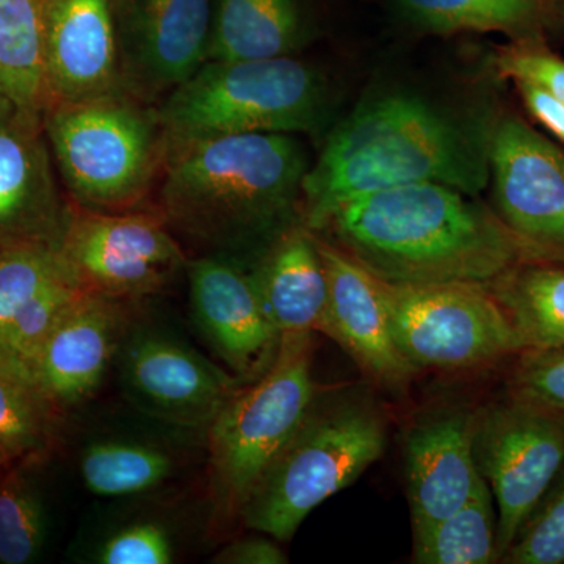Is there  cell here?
I'll return each instance as SVG.
<instances>
[{
	"mask_svg": "<svg viewBox=\"0 0 564 564\" xmlns=\"http://www.w3.org/2000/svg\"><path fill=\"white\" fill-rule=\"evenodd\" d=\"M193 317L214 350L245 383L272 366L280 333L263 313L250 267L204 254L188 261Z\"/></svg>",
	"mask_w": 564,
	"mask_h": 564,
	"instance_id": "4fadbf2b",
	"label": "cell"
},
{
	"mask_svg": "<svg viewBox=\"0 0 564 564\" xmlns=\"http://www.w3.org/2000/svg\"><path fill=\"white\" fill-rule=\"evenodd\" d=\"M96 558L102 564H170L174 560V544L165 527L135 522L107 538Z\"/></svg>",
	"mask_w": 564,
	"mask_h": 564,
	"instance_id": "d6a6232c",
	"label": "cell"
},
{
	"mask_svg": "<svg viewBox=\"0 0 564 564\" xmlns=\"http://www.w3.org/2000/svg\"><path fill=\"white\" fill-rule=\"evenodd\" d=\"M51 154L76 206L133 210L159 184L166 159L158 106L126 91L44 111Z\"/></svg>",
	"mask_w": 564,
	"mask_h": 564,
	"instance_id": "5b68a950",
	"label": "cell"
},
{
	"mask_svg": "<svg viewBox=\"0 0 564 564\" xmlns=\"http://www.w3.org/2000/svg\"><path fill=\"white\" fill-rule=\"evenodd\" d=\"M475 459L497 507V551L502 558L564 464V421L511 399L475 422Z\"/></svg>",
	"mask_w": 564,
	"mask_h": 564,
	"instance_id": "30bf717a",
	"label": "cell"
},
{
	"mask_svg": "<svg viewBox=\"0 0 564 564\" xmlns=\"http://www.w3.org/2000/svg\"><path fill=\"white\" fill-rule=\"evenodd\" d=\"M122 90L159 106L207 62L214 0H109Z\"/></svg>",
	"mask_w": 564,
	"mask_h": 564,
	"instance_id": "8fae6325",
	"label": "cell"
},
{
	"mask_svg": "<svg viewBox=\"0 0 564 564\" xmlns=\"http://www.w3.org/2000/svg\"><path fill=\"white\" fill-rule=\"evenodd\" d=\"M315 242L328 280V336L377 383L402 389L417 369L397 348L378 278L329 240Z\"/></svg>",
	"mask_w": 564,
	"mask_h": 564,
	"instance_id": "e0dca14e",
	"label": "cell"
},
{
	"mask_svg": "<svg viewBox=\"0 0 564 564\" xmlns=\"http://www.w3.org/2000/svg\"><path fill=\"white\" fill-rule=\"evenodd\" d=\"M58 248L82 291L117 302L161 292L188 265L159 210L69 206Z\"/></svg>",
	"mask_w": 564,
	"mask_h": 564,
	"instance_id": "9c48e42d",
	"label": "cell"
},
{
	"mask_svg": "<svg viewBox=\"0 0 564 564\" xmlns=\"http://www.w3.org/2000/svg\"><path fill=\"white\" fill-rule=\"evenodd\" d=\"M303 40V13L296 0H217L207 61L289 57Z\"/></svg>",
	"mask_w": 564,
	"mask_h": 564,
	"instance_id": "44dd1931",
	"label": "cell"
},
{
	"mask_svg": "<svg viewBox=\"0 0 564 564\" xmlns=\"http://www.w3.org/2000/svg\"><path fill=\"white\" fill-rule=\"evenodd\" d=\"M10 466V463L7 462L6 458H3L2 455H0V470L7 469V467Z\"/></svg>",
	"mask_w": 564,
	"mask_h": 564,
	"instance_id": "d590c367",
	"label": "cell"
},
{
	"mask_svg": "<svg viewBox=\"0 0 564 564\" xmlns=\"http://www.w3.org/2000/svg\"><path fill=\"white\" fill-rule=\"evenodd\" d=\"M502 558L510 564H564V477L545 492Z\"/></svg>",
	"mask_w": 564,
	"mask_h": 564,
	"instance_id": "f546056e",
	"label": "cell"
},
{
	"mask_svg": "<svg viewBox=\"0 0 564 564\" xmlns=\"http://www.w3.org/2000/svg\"><path fill=\"white\" fill-rule=\"evenodd\" d=\"M288 562V555L273 541L258 536L234 541L214 558V563L220 564H285Z\"/></svg>",
	"mask_w": 564,
	"mask_h": 564,
	"instance_id": "e575fe53",
	"label": "cell"
},
{
	"mask_svg": "<svg viewBox=\"0 0 564 564\" xmlns=\"http://www.w3.org/2000/svg\"><path fill=\"white\" fill-rule=\"evenodd\" d=\"M121 377L139 406L182 426H209L240 389L239 378L155 333L135 334L129 340Z\"/></svg>",
	"mask_w": 564,
	"mask_h": 564,
	"instance_id": "5bb4252c",
	"label": "cell"
},
{
	"mask_svg": "<svg viewBox=\"0 0 564 564\" xmlns=\"http://www.w3.org/2000/svg\"><path fill=\"white\" fill-rule=\"evenodd\" d=\"M313 333L282 334L272 366L240 388L209 425L218 508L240 511L248 494L314 406Z\"/></svg>",
	"mask_w": 564,
	"mask_h": 564,
	"instance_id": "52a82bcc",
	"label": "cell"
},
{
	"mask_svg": "<svg viewBox=\"0 0 564 564\" xmlns=\"http://www.w3.org/2000/svg\"><path fill=\"white\" fill-rule=\"evenodd\" d=\"M510 389L511 399L564 421V347L522 350Z\"/></svg>",
	"mask_w": 564,
	"mask_h": 564,
	"instance_id": "4dcf8cb0",
	"label": "cell"
},
{
	"mask_svg": "<svg viewBox=\"0 0 564 564\" xmlns=\"http://www.w3.org/2000/svg\"><path fill=\"white\" fill-rule=\"evenodd\" d=\"M477 415L455 411L415 426L406 443V488L414 525L447 518L484 481L475 459Z\"/></svg>",
	"mask_w": 564,
	"mask_h": 564,
	"instance_id": "d6986e66",
	"label": "cell"
},
{
	"mask_svg": "<svg viewBox=\"0 0 564 564\" xmlns=\"http://www.w3.org/2000/svg\"><path fill=\"white\" fill-rule=\"evenodd\" d=\"M73 278L58 242L35 240L0 248V333L44 289Z\"/></svg>",
	"mask_w": 564,
	"mask_h": 564,
	"instance_id": "f1b7e54d",
	"label": "cell"
},
{
	"mask_svg": "<svg viewBox=\"0 0 564 564\" xmlns=\"http://www.w3.org/2000/svg\"><path fill=\"white\" fill-rule=\"evenodd\" d=\"M173 473L170 455L128 441L91 444L80 458L88 491L99 497H129L151 491Z\"/></svg>",
	"mask_w": 564,
	"mask_h": 564,
	"instance_id": "484cf974",
	"label": "cell"
},
{
	"mask_svg": "<svg viewBox=\"0 0 564 564\" xmlns=\"http://www.w3.org/2000/svg\"><path fill=\"white\" fill-rule=\"evenodd\" d=\"M54 408L31 384L0 366V455L25 463L46 451Z\"/></svg>",
	"mask_w": 564,
	"mask_h": 564,
	"instance_id": "83f0119b",
	"label": "cell"
},
{
	"mask_svg": "<svg viewBox=\"0 0 564 564\" xmlns=\"http://www.w3.org/2000/svg\"><path fill=\"white\" fill-rule=\"evenodd\" d=\"M497 215L543 262H564V151L525 121L503 117L488 135Z\"/></svg>",
	"mask_w": 564,
	"mask_h": 564,
	"instance_id": "7c38bea8",
	"label": "cell"
},
{
	"mask_svg": "<svg viewBox=\"0 0 564 564\" xmlns=\"http://www.w3.org/2000/svg\"><path fill=\"white\" fill-rule=\"evenodd\" d=\"M0 99L44 117V0H0Z\"/></svg>",
	"mask_w": 564,
	"mask_h": 564,
	"instance_id": "603a6c76",
	"label": "cell"
},
{
	"mask_svg": "<svg viewBox=\"0 0 564 564\" xmlns=\"http://www.w3.org/2000/svg\"><path fill=\"white\" fill-rule=\"evenodd\" d=\"M513 82L529 113L564 143V102L532 82Z\"/></svg>",
	"mask_w": 564,
	"mask_h": 564,
	"instance_id": "836d02e7",
	"label": "cell"
},
{
	"mask_svg": "<svg viewBox=\"0 0 564 564\" xmlns=\"http://www.w3.org/2000/svg\"><path fill=\"white\" fill-rule=\"evenodd\" d=\"M386 430L364 402L314 408L248 494L245 524L291 540L318 505L355 484L383 455Z\"/></svg>",
	"mask_w": 564,
	"mask_h": 564,
	"instance_id": "8992f818",
	"label": "cell"
},
{
	"mask_svg": "<svg viewBox=\"0 0 564 564\" xmlns=\"http://www.w3.org/2000/svg\"><path fill=\"white\" fill-rule=\"evenodd\" d=\"M378 282L397 348L415 369H467L522 351L510 318L484 284Z\"/></svg>",
	"mask_w": 564,
	"mask_h": 564,
	"instance_id": "ba28073f",
	"label": "cell"
},
{
	"mask_svg": "<svg viewBox=\"0 0 564 564\" xmlns=\"http://www.w3.org/2000/svg\"><path fill=\"white\" fill-rule=\"evenodd\" d=\"M250 272L263 313L280 336L314 332L328 336V280L315 234L306 226L281 236Z\"/></svg>",
	"mask_w": 564,
	"mask_h": 564,
	"instance_id": "ffe728a7",
	"label": "cell"
},
{
	"mask_svg": "<svg viewBox=\"0 0 564 564\" xmlns=\"http://www.w3.org/2000/svg\"><path fill=\"white\" fill-rule=\"evenodd\" d=\"M121 326L120 302L82 293L33 356L29 383L54 410L87 399L109 369Z\"/></svg>",
	"mask_w": 564,
	"mask_h": 564,
	"instance_id": "ac0fdd59",
	"label": "cell"
},
{
	"mask_svg": "<svg viewBox=\"0 0 564 564\" xmlns=\"http://www.w3.org/2000/svg\"><path fill=\"white\" fill-rule=\"evenodd\" d=\"M494 68L503 79L532 82L564 102V61L543 40H516L499 51Z\"/></svg>",
	"mask_w": 564,
	"mask_h": 564,
	"instance_id": "1f68e13d",
	"label": "cell"
},
{
	"mask_svg": "<svg viewBox=\"0 0 564 564\" xmlns=\"http://www.w3.org/2000/svg\"><path fill=\"white\" fill-rule=\"evenodd\" d=\"M527 348L564 347V269L525 262L485 284Z\"/></svg>",
	"mask_w": 564,
	"mask_h": 564,
	"instance_id": "7402d4cb",
	"label": "cell"
},
{
	"mask_svg": "<svg viewBox=\"0 0 564 564\" xmlns=\"http://www.w3.org/2000/svg\"><path fill=\"white\" fill-rule=\"evenodd\" d=\"M325 231L378 280L399 285H485L521 263L543 262L497 212L437 182L340 204L315 232Z\"/></svg>",
	"mask_w": 564,
	"mask_h": 564,
	"instance_id": "7a4b0ae2",
	"label": "cell"
},
{
	"mask_svg": "<svg viewBox=\"0 0 564 564\" xmlns=\"http://www.w3.org/2000/svg\"><path fill=\"white\" fill-rule=\"evenodd\" d=\"M166 151L239 133H313L325 124L328 91L299 58L207 61L158 106Z\"/></svg>",
	"mask_w": 564,
	"mask_h": 564,
	"instance_id": "277c9868",
	"label": "cell"
},
{
	"mask_svg": "<svg viewBox=\"0 0 564 564\" xmlns=\"http://www.w3.org/2000/svg\"><path fill=\"white\" fill-rule=\"evenodd\" d=\"M43 496L25 463L0 477V564L35 562L46 543Z\"/></svg>",
	"mask_w": 564,
	"mask_h": 564,
	"instance_id": "4316f807",
	"label": "cell"
},
{
	"mask_svg": "<svg viewBox=\"0 0 564 564\" xmlns=\"http://www.w3.org/2000/svg\"><path fill=\"white\" fill-rule=\"evenodd\" d=\"M404 17L426 32H503L541 40L555 0H395Z\"/></svg>",
	"mask_w": 564,
	"mask_h": 564,
	"instance_id": "cb8c5ba5",
	"label": "cell"
},
{
	"mask_svg": "<svg viewBox=\"0 0 564 564\" xmlns=\"http://www.w3.org/2000/svg\"><path fill=\"white\" fill-rule=\"evenodd\" d=\"M488 137L413 93L359 104L326 140L303 182V225L318 231L340 204L437 182L475 196L488 184Z\"/></svg>",
	"mask_w": 564,
	"mask_h": 564,
	"instance_id": "3957f363",
	"label": "cell"
},
{
	"mask_svg": "<svg viewBox=\"0 0 564 564\" xmlns=\"http://www.w3.org/2000/svg\"><path fill=\"white\" fill-rule=\"evenodd\" d=\"M43 115L0 99V248L58 242L68 218L54 172Z\"/></svg>",
	"mask_w": 564,
	"mask_h": 564,
	"instance_id": "9a60e30c",
	"label": "cell"
},
{
	"mask_svg": "<svg viewBox=\"0 0 564 564\" xmlns=\"http://www.w3.org/2000/svg\"><path fill=\"white\" fill-rule=\"evenodd\" d=\"M499 558L494 497L485 478L455 513L413 527V560L419 564H489Z\"/></svg>",
	"mask_w": 564,
	"mask_h": 564,
	"instance_id": "d4e9b609",
	"label": "cell"
},
{
	"mask_svg": "<svg viewBox=\"0 0 564 564\" xmlns=\"http://www.w3.org/2000/svg\"><path fill=\"white\" fill-rule=\"evenodd\" d=\"M306 151L291 133H239L166 151L159 214L206 254L251 267L303 225Z\"/></svg>",
	"mask_w": 564,
	"mask_h": 564,
	"instance_id": "6da1fadb",
	"label": "cell"
},
{
	"mask_svg": "<svg viewBox=\"0 0 564 564\" xmlns=\"http://www.w3.org/2000/svg\"><path fill=\"white\" fill-rule=\"evenodd\" d=\"M44 41L50 107L124 91L109 0H44Z\"/></svg>",
	"mask_w": 564,
	"mask_h": 564,
	"instance_id": "2e32d148",
	"label": "cell"
}]
</instances>
